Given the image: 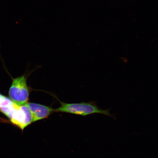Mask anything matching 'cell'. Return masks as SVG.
Masks as SVG:
<instances>
[{
  "instance_id": "3957f363",
  "label": "cell",
  "mask_w": 158,
  "mask_h": 158,
  "mask_svg": "<svg viewBox=\"0 0 158 158\" xmlns=\"http://www.w3.org/2000/svg\"><path fill=\"white\" fill-rule=\"evenodd\" d=\"M27 104L18 106L9 118L12 123L22 130L33 123L32 114Z\"/></svg>"
},
{
  "instance_id": "277c9868",
  "label": "cell",
  "mask_w": 158,
  "mask_h": 158,
  "mask_svg": "<svg viewBox=\"0 0 158 158\" xmlns=\"http://www.w3.org/2000/svg\"><path fill=\"white\" fill-rule=\"evenodd\" d=\"M27 105L32 114L33 123L48 118L55 112L54 109L43 105L33 102H28Z\"/></svg>"
},
{
  "instance_id": "6da1fadb",
  "label": "cell",
  "mask_w": 158,
  "mask_h": 158,
  "mask_svg": "<svg viewBox=\"0 0 158 158\" xmlns=\"http://www.w3.org/2000/svg\"><path fill=\"white\" fill-rule=\"evenodd\" d=\"M61 106L55 112H65L84 116L94 114H99L107 116L114 120L116 119L115 114L110 112L111 108L102 110L99 108L94 102H81L76 103H66L60 102Z\"/></svg>"
},
{
  "instance_id": "7a4b0ae2",
  "label": "cell",
  "mask_w": 158,
  "mask_h": 158,
  "mask_svg": "<svg viewBox=\"0 0 158 158\" xmlns=\"http://www.w3.org/2000/svg\"><path fill=\"white\" fill-rule=\"evenodd\" d=\"M10 99L19 106L28 103L29 92L25 75L14 79L9 92Z\"/></svg>"
}]
</instances>
